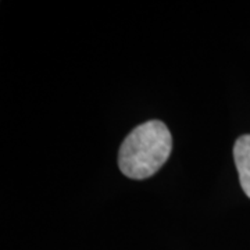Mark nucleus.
Segmentation results:
<instances>
[{
	"label": "nucleus",
	"mask_w": 250,
	"mask_h": 250,
	"mask_svg": "<svg viewBox=\"0 0 250 250\" xmlns=\"http://www.w3.org/2000/svg\"><path fill=\"white\" fill-rule=\"evenodd\" d=\"M171 149L172 138L164 123L153 120L138 125L120 147V170L131 179L149 178L168 160Z\"/></svg>",
	"instance_id": "obj_1"
},
{
	"label": "nucleus",
	"mask_w": 250,
	"mask_h": 250,
	"mask_svg": "<svg viewBox=\"0 0 250 250\" xmlns=\"http://www.w3.org/2000/svg\"><path fill=\"white\" fill-rule=\"evenodd\" d=\"M233 159L242 189L250 199V135L238 138L233 146Z\"/></svg>",
	"instance_id": "obj_2"
}]
</instances>
